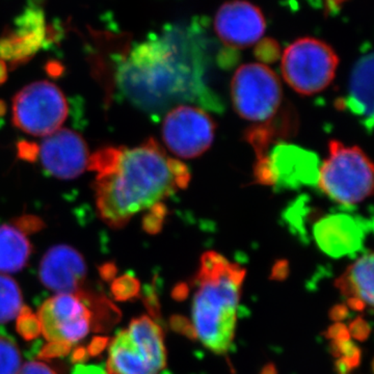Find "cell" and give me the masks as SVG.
Wrapping results in <instances>:
<instances>
[{"label":"cell","mask_w":374,"mask_h":374,"mask_svg":"<svg viewBox=\"0 0 374 374\" xmlns=\"http://www.w3.org/2000/svg\"><path fill=\"white\" fill-rule=\"evenodd\" d=\"M17 374H56L52 367L41 362H29L21 366Z\"/></svg>","instance_id":"37"},{"label":"cell","mask_w":374,"mask_h":374,"mask_svg":"<svg viewBox=\"0 0 374 374\" xmlns=\"http://www.w3.org/2000/svg\"><path fill=\"white\" fill-rule=\"evenodd\" d=\"M259 374H279V373L274 363H267V364L262 367Z\"/></svg>","instance_id":"47"},{"label":"cell","mask_w":374,"mask_h":374,"mask_svg":"<svg viewBox=\"0 0 374 374\" xmlns=\"http://www.w3.org/2000/svg\"><path fill=\"white\" fill-rule=\"evenodd\" d=\"M18 149L19 156L26 162H33L39 156V147L36 143L24 141L19 143Z\"/></svg>","instance_id":"39"},{"label":"cell","mask_w":374,"mask_h":374,"mask_svg":"<svg viewBox=\"0 0 374 374\" xmlns=\"http://www.w3.org/2000/svg\"><path fill=\"white\" fill-rule=\"evenodd\" d=\"M141 299H143L146 309L150 316L157 325L162 322V305H160L159 289L156 278L152 284H146L141 291Z\"/></svg>","instance_id":"27"},{"label":"cell","mask_w":374,"mask_h":374,"mask_svg":"<svg viewBox=\"0 0 374 374\" xmlns=\"http://www.w3.org/2000/svg\"><path fill=\"white\" fill-rule=\"evenodd\" d=\"M189 181L187 166L150 139L139 147L123 148L114 172L97 176V209L107 226L120 229L133 215L187 188Z\"/></svg>","instance_id":"1"},{"label":"cell","mask_w":374,"mask_h":374,"mask_svg":"<svg viewBox=\"0 0 374 374\" xmlns=\"http://www.w3.org/2000/svg\"><path fill=\"white\" fill-rule=\"evenodd\" d=\"M86 267L84 256L74 248L59 244L48 249L40 264L42 284L59 293H76L86 280Z\"/></svg>","instance_id":"14"},{"label":"cell","mask_w":374,"mask_h":374,"mask_svg":"<svg viewBox=\"0 0 374 374\" xmlns=\"http://www.w3.org/2000/svg\"><path fill=\"white\" fill-rule=\"evenodd\" d=\"M280 47L274 40H263L256 48V56L263 62H272L278 58Z\"/></svg>","instance_id":"33"},{"label":"cell","mask_w":374,"mask_h":374,"mask_svg":"<svg viewBox=\"0 0 374 374\" xmlns=\"http://www.w3.org/2000/svg\"><path fill=\"white\" fill-rule=\"evenodd\" d=\"M338 63L339 59L329 44L314 38H302L285 49L281 69L293 90L311 96L331 84Z\"/></svg>","instance_id":"5"},{"label":"cell","mask_w":374,"mask_h":374,"mask_svg":"<svg viewBox=\"0 0 374 374\" xmlns=\"http://www.w3.org/2000/svg\"><path fill=\"white\" fill-rule=\"evenodd\" d=\"M166 209L162 203L148 210L143 219V229L149 234L159 233L166 219Z\"/></svg>","instance_id":"28"},{"label":"cell","mask_w":374,"mask_h":374,"mask_svg":"<svg viewBox=\"0 0 374 374\" xmlns=\"http://www.w3.org/2000/svg\"><path fill=\"white\" fill-rule=\"evenodd\" d=\"M72 344L65 341H49L41 346L38 352V358L43 360L63 358L71 352Z\"/></svg>","instance_id":"29"},{"label":"cell","mask_w":374,"mask_h":374,"mask_svg":"<svg viewBox=\"0 0 374 374\" xmlns=\"http://www.w3.org/2000/svg\"><path fill=\"white\" fill-rule=\"evenodd\" d=\"M318 248L329 257L352 255L363 248L366 227L358 217L350 215H327L313 229Z\"/></svg>","instance_id":"15"},{"label":"cell","mask_w":374,"mask_h":374,"mask_svg":"<svg viewBox=\"0 0 374 374\" xmlns=\"http://www.w3.org/2000/svg\"><path fill=\"white\" fill-rule=\"evenodd\" d=\"M33 247L24 234L12 225L0 226V272H20L31 257Z\"/></svg>","instance_id":"21"},{"label":"cell","mask_w":374,"mask_h":374,"mask_svg":"<svg viewBox=\"0 0 374 374\" xmlns=\"http://www.w3.org/2000/svg\"><path fill=\"white\" fill-rule=\"evenodd\" d=\"M39 156L45 170L56 178L70 180L88 169V149L81 135L61 129L44 139Z\"/></svg>","instance_id":"11"},{"label":"cell","mask_w":374,"mask_h":374,"mask_svg":"<svg viewBox=\"0 0 374 374\" xmlns=\"http://www.w3.org/2000/svg\"><path fill=\"white\" fill-rule=\"evenodd\" d=\"M86 304L91 313V325L95 332H107L119 322L122 313L103 295L80 289L75 293Z\"/></svg>","instance_id":"22"},{"label":"cell","mask_w":374,"mask_h":374,"mask_svg":"<svg viewBox=\"0 0 374 374\" xmlns=\"http://www.w3.org/2000/svg\"><path fill=\"white\" fill-rule=\"evenodd\" d=\"M341 109L360 118L369 132L373 126V56H363L354 65L350 75L348 94L341 100Z\"/></svg>","instance_id":"16"},{"label":"cell","mask_w":374,"mask_h":374,"mask_svg":"<svg viewBox=\"0 0 374 374\" xmlns=\"http://www.w3.org/2000/svg\"><path fill=\"white\" fill-rule=\"evenodd\" d=\"M23 307L20 287L10 276L0 274V325L18 316Z\"/></svg>","instance_id":"23"},{"label":"cell","mask_w":374,"mask_h":374,"mask_svg":"<svg viewBox=\"0 0 374 374\" xmlns=\"http://www.w3.org/2000/svg\"><path fill=\"white\" fill-rule=\"evenodd\" d=\"M189 286H188L187 283L179 282L173 287L171 295H172V299L174 301L185 302L188 295H189Z\"/></svg>","instance_id":"44"},{"label":"cell","mask_w":374,"mask_h":374,"mask_svg":"<svg viewBox=\"0 0 374 374\" xmlns=\"http://www.w3.org/2000/svg\"><path fill=\"white\" fill-rule=\"evenodd\" d=\"M187 31L175 27L129 52L118 72L124 94L143 107L164 101L187 73Z\"/></svg>","instance_id":"3"},{"label":"cell","mask_w":374,"mask_h":374,"mask_svg":"<svg viewBox=\"0 0 374 374\" xmlns=\"http://www.w3.org/2000/svg\"><path fill=\"white\" fill-rule=\"evenodd\" d=\"M272 187L299 188L317 183L318 159L308 150L280 143L266 157Z\"/></svg>","instance_id":"13"},{"label":"cell","mask_w":374,"mask_h":374,"mask_svg":"<svg viewBox=\"0 0 374 374\" xmlns=\"http://www.w3.org/2000/svg\"><path fill=\"white\" fill-rule=\"evenodd\" d=\"M71 374H109L102 365L77 364L72 368Z\"/></svg>","instance_id":"41"},{"label":"cell","mask_w":374,"mask_h":374,"mask_svg":"<svg viewBox=\"0 0 374 374\" xmlns=\"http://www.w3.org/2000/svg\"><path fill=\"white\" fill-rule=\"evenodd\" d=\"M350 309H348V306L343 305V304L333 306L329 312V319L336 321V322H341V321L350 318Z\"/></svg>","instance_id":"43"},{"label":"cell","mask_w":374,"mask_h":374,"mask_svg":"<svg viewBox=\"0 0 374 374\" xmlns=\"http://www.w3.org/2000/svg\"><path fill=\"white\" fill-rule=\"evenodd\" d=\"M88 350L84 346H78L75 350H73V352H71V356H70V362L72 364L77 365L82 364L84 362H86L88 360Z\"/></svg>","instance_id":"45"},{"label":"cell","mask_w":374,"mask_h":374,"mask_svg":"<svg viewBox=\"0 0 374 374\" xmlns=\"http://www.w3.org/2000/svg\"><path fill=\"white\" fill-rule=\"evenodd\" d=\"M42 334L49 341L77 343L91 329V313L75 293H60L47 299L38 312Z\"/></svg>","instance_id":"9"},{"label":"cell","mask_w":374,"mask_h":374,"mask_svg":"<svg viewBox=\"0 0 374 374\" xmlns=\"http://www.w3.org/2000/svg\"><path fill=\"white\" fill-rule=\"evenodd\" d=\"M336 288L345 297H359L369 308L373 307V254L361 256L335 281Z\"/></svg>","instance_id":"20"},{"label":"cell","mask_w":374,"mask_h":374,"mask_svg":"<svg viewBox=\"0 0 374 374\" xmlns=\"http://www.w3.org/2000/svg\"><path fill=\"white\" fill-rule=\"evenodd\" d=\"M17 333L25 340L33 341L42 334V325L37 315L33 314L26 306H23L17 317Z\"/></svg>","instance_id":"26"},{"label":"cell","mask_w":374,"mask_h":374,"mask_svg":"<svg viewBox=\"0 0 374 374\" xmlns=\"http://www.w3.org/2000/svg\"><path fill=\"white\" fill-rule=\"evenodd\" d=\"M362 361V352H356L352 356L342 357L335 362V371L338 374H348L360 366Z\"/></svg>","instance_id":"34"},{"label":"cell","mask_w":374,"mask_h":374,"mask_svg":"<svg viewBox=\"0 0 374 374\" xmlns=\"http://www.w3.org/2000/svg\"><path fill=\"white\" fill-rule=\"evenodd\" d=\"M49 35L43 8L33 2L0 36V59L13 65L24 63L50 41Z\"/></svg>","instance_id":"10"},{"label":"cell","mask_w":374,"mask_h":374,"mask_svg":"<svg viewBox=\"0 0 374 374\" xmlns=\"http://www.w3.org/2000/svg\"><path fill=\"white\" fill-rule=\"evenodd\" d=\"M68 103L60 88L49 81L24 86L13 100V123L23 132L48 137L67 119Z\"/></svg>","instance_id":"7"},{"label":"cell","mask_w":374,"mask_h":374,"mask_svg":"<svg viewBox=\"0 0 374 374\" xmlns=\"http://www.w3.org/2000/svg\"><path fill=\"white\" fill-rule=\"evenodd\" d=\"M231 97L234 109L240 117L262 123L282 107V86L267 65L246 63L236 70L232 78Z\"/></svg>","instance_id":"6"},{"label":"cell","mask_w":374,"mask_h":374,"mask_svg":"<svg viewBox=\"0 0 374 374\" xmlns=\"http://www.w3.org/2000/svg\"><path fill=\"white\" fill-rule=\"evenodd\" d=\"M215 31L224 44L247 48L257 43L265 31L266 23L259 8L244 0L228 1L217 10Z\"/></svg>","instance_id":"12"},{"label":"cell","mask_w":374,"mask_h":374,"mask_svg":"<svg viewBox=\"0 0 374 374\" xmlns=\"http://www.w3.org/2000/svg\"><path fill=\"white\" fill-rule=\"evenodd\" d=\"M169 323H170L171 329L175 333L181 334V335L185 336L187 339L192 340V341H196L198 339L196 329H194V325L190 322L189 319L187 318V317L179 314L172 315Z\"/></svg>","instance_id":"30"},{"label":"cell","mask_w":374,"mask_h":374,"mask_svg":"<svg viewBox=\"0 0 374 374\" xmlns=\"http://www.w3.org/2000/svg\"><path fill=\"white\" fill-rule=\"evenodd\" d=\"M325 338L332 341H344L350 340V334L348 327L344 323L336 322L327 327L325 333Z\"/></svg>","instance_id":"36"},{"label":"cell","mask_w":374,"mask_h":374,"mask_svg":"<svg viewBox=\"0 0 374 374\" xmlns=\"http://www.w3.org/2000/svg\"><path fill=\"white\" fill-rule=\"evenodd\" d=\"M98 272L103 281L111 282V281L115 280L116 276H117L118 267L115 262H105L99 266Z\"/></svg>","instance_id":"42"},{"label":"cell","mask_w":374,"mask_h":374,"mask_svg":"<svg viewBox=\"0 0 374 374\" xmlns=\"http://www.w3.org/2000/svg\"><path fill=\"white\" fill-rule=\"evenodd\" d=\"M299 116L287 103L266 121L249 127L244 139L253 148L256 159L261 160L268 155V149L274 141H282L293 137L299 129Z\"/></svg>","instance_id":"17"},{"label":"cell","mask_w":374,"mask_h":374,"mask_svg":"<svg viewBox=\"0 0 374 374\" xmlns=\"http://www.w3.org/2000/svg\"><path fill=\"white\" fill-rule=\"evenodd\" d=\"M6 79H8V65L0 59V84L6 82Z\"/></svg>","instance_id":"48"},{"label":"cell","mask_w":374,"mask_h":374,"mask_svg":"<svg viewBox=\"0 0 374 374\" xmlns=\"http://www.w3.org/2000/svg\"><path fill=\"white\" fill-rule=\"evenodd\" d=\"M246 274V268L217 251H206L201 257L194 279L198 289L192 302V320L198 339L215 354L231 350Z\"/></svg>","instance_id":"2"},{"label":"cell","mask_w":374,"mask_h":374,"mask_svg":"<svg viewBox=\"0 0 374 374\" xmlns=\"http://www.w3.org/2000/svg\"><path fill=\"white\" fill-rule=\"evenodd\" d=\"M350 337H354L358 341L364 342L368 339L371 334V327L366 319L362 316L356 317L354 320L350 323Z\"/></svg>","instance_id":"32"},{"label":"cell","mask_w":374,"mask_h":374,"mask_svg":"<svg viewBox=\"0 0 374 374\" xmlns=\"http://www.w3.org/2000/svg\"><path fill=\"white\" fill-rule=\"evenodd\" d=\"M289 276V263L287 260H279L274 263V267H272V272H270V279L272 281H278V282H283L286 280Z\"/></svg>","instance_id":"40"},{"label":"cell","mask_w":374,"mask_h":374,"mask_svg":"<svg viewBox=\"0 0 374 374\" xmlns=\"http://www.w3.org/2000/svg\"><path fill=\"white\" fill-rule=\"evenodd\" d=\"M21 368V354L14 340L0 335V374H17Z\"/></svg>","instance_id":"24"},{"label":"cell","mask_w":374,"mask_h":374,"mask_svg":"<svg viewBox=\"0 0 374 374\" xmlns=\"http://www.w3.org/2000/svg\"><path fill=\"white\" fill-rule=\"evenodd\" d=\"M329 350L335 358H342V357L352 356L356 352H360V348L356 345L350 340H344V341H332L329 344Z\"/></svg>","instance_id":"35"},{"label":"cell","mask_w":374,"mask_h":374,"mask_svg":"<svg viewBox=\"0 0 374 374\" xmlns=\"http://www.w3.org/2000/svg\"><path fill=\"white\" fill-rule=\"evenodd\" d=\"M325 1H327V8L335 10V8H340L342 2L345 1V0H325Z\"/></svg>","instance_id":"49"},{"label":"cell","mask_w":374,"mask_h":374,"mask_svg":"<svg viewBox=\"0 0 374 374\" xmlns=\"http://www.w3.org/2000/svg\"><path fill=\"white\" fill-rule=\"evenodd\" d=\"M14 227L25 235V234L37 233L41 231L44 228V223L40 217H33V215H23L15 219Z\"/></svg>","instance_id":"31"},{"label":"cell","mask_w":374,"mask_h":374,"mask_svg":"<svg viewBox=\"0 0 374 374\" xmlns=\"http://www.w3.org/2000/svg\"><path fill=\"white\" fill-rule=\"evenodd\" d=\"M212 118L198 107L180 105L169 111L162 124L166 148L179 158L192 159L204 154L215 141Z\"/></svg>","instance_id":"8"},{"label":"cell","mask_w":374,"mask_h":374,"mask_svg":"<svg viewBox=\"0 0 374 374\" xmlns=\"http://www.w3.org/2000/svg\"><path fill=\"white\" fill-rule=\"evenodd\" d=\"M318 187L327 196L345 206L359 204L373 192V166L361 148L339 141L329 143V156L319 168Z\"/></svg>","instance_id":"4"},{"label":"cell","mask_w":374,"mask_h":374,"mask_svg":"<svg viewBox=\"0 0 374 374\" xmlns=\"http://www.w3.org/2000/svg\"><path fill=\"white\" fill-rule=\"evenodd\" d=\"M109 374H157L145 354L131 340L127 329L118 332L109 346Z\"/></svg>","instance_id":"18"},{"label":"cell","mask_w":374,"mask_h":374,"mask_svg":"<svg viewBox=\"0 0 374 374\" xmlns=\"http://www.w3.org/2000/svg\"><path fill=\"white\" fill-rule=\"evenodd\" d=\"M129 336L157 373L166 368V350L162 327L149 316L137 317L129 325Z\"/></svg>","instance_id":"19"},{"label":"cell","mask_w":374,"mask_h":374,"mask_svg":"<svg viewBox=\"0 0 374 374\" xmlns=\"http://www.w3.org/2000/svg\"><path fill=\"white\" fill-rule=\"evenodd\" d=\"M109 344V337H102V336H96L93 338L92 341L88 344V356L96 358V357L100 356L104 350H107V346Z\"/></svg>","instance_id":"38"},{"label":"cell","mask_w":374,"mask_h":374,"mask_svg":"<svg viewBox=\"0 0 374 374\" xmlns=\"http://www.w3.org/2000/svg\"><path fill=\"white\" fill-rule=\"evenodd\" d=\"M366 307V304L359 297H348V308H350L354 311L363 312L365 311Z\"/></svg>","instance_id":"46"},{"label":"cell","mask_w":374,"mask_h":374,"mask_svg":"<svg viewBox=\"0 0 374 374\" xmlns=\"http://www.w3.org/2000/svg\"><path fill=\"white\" fill-rule=\"evenodd\" d=\"M111 295L118 302H128L141 299V282L132 274H124L111 283Z\"/></svg>","instance_id":"25"}]
</instances>
